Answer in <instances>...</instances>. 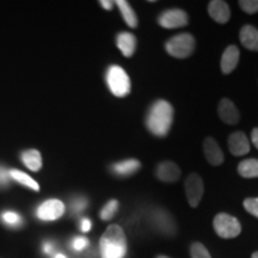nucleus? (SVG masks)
I'll return each instance as SVG.
<instances>
[{"label": "nucleus", "instance_id": "nucleus-33", "mask_svg": "<svg viewBox=\"0 0 258 258\" xmlns=\"http://www.w3.org/2000/svg\"><path fill=\"white\" fill-rule=\"evenodd\" d=\"M44 252H46V253H50L51 252V245L50 244L44 245Z\"/></svg>", "mask_w": 258, "mask_h": 258}, {"label": "nucleus", "instance_id": "nucleus-2", "mask_svg": "<svg viewBox=\"0 0 258 258\" xmlns=\"http://www.w3.org/2000/svg\"><path fill=\"white\" fill-rule=\"evenodd\" d=\"M101 258H123L127 252V239L118 225H110L99 241Z\"/></svg>", "mask_w": 258, "mask_h": 258}, {"label": "nucleus", "instance_id": "nucleus-30", "mask_svg": "<svg viewBox=\"0 0 258 258\" xmlns=\"http://www.w3.org/2000/svg\"><path fill=\"white\" fill-rule=\"evenodd\" d=\"M251 140H252L254 147L258 150V128H253L252 132H251Z\"/></svg>", "mask_w": 258, "mask_h": 258}, {"label": "nucleus", "instance_id": "nucleus-18", "mask_svg": "<svg viewBox=\"0 0 258 258\" xmlns=\"http://www.w3.org/2000/svg\"><path fill=\"white\" fill-rule=\"evenodd\" d=\"M116 5H117L118 9H120L122 17H123L125 23L133 29L138 28L137 14H135L134 10L132 9L131 4H129L128 2H125V0H117V2H116Z\"/></svg>", "mask_w": 258, "mask_h": 258}, {"label": "nucleus", "instance_id": "nucleus-34", "mask_svg": "<svg viewBox=\"0 0 258 258\" xmlns=\"http://www.w3.org/2000/svg\"><path fill=\"white\" fill-rule=\"evenodd\" d=\"M55 258H67V257L64 256V254H62V253H57L56 256H55Z\"/></svg>", "mask_w": 258, "mask_h": 258}, {"label": "nucleus", "instance_id": "nucleus-31", "mask_svg": "<svg viewBox=\"0 0 258 258\" xmlns=\"http://www.w3.org/2000/svg\"><path fill=\"white\" fill-rule=\"evenodd\" d=\"M91 230V221L89 219H83L82 220V231L83 232H89Z\"/></svg>", "mask_w": 258, "mask_h": 258}, {"label": "nucleus", "instance_id": "nucleus-22", "mask_svg": "<svg viewBox=\"0 0 258 258\" xmlns=\"http://www.w3.org/2000/svg\"><path fill=\"white\" fill-rule=\"evenodd\" d=\"M118 211V201L117 200H110L101 211V219L104 221L110 220L114 218L116 212Z\"/></svg>", "mask_w": 258, "mask_h": 258}, {"label": "nucleus", "instance_id": "nucleus-14", "mask_svg": "<svg viewBox=\"0 0 258 258\" xmlns=\"http://www.w3.org/2000/svg\"><path fill=\"white\" fill-rule=\"evenodd\" d=\"M239 56L240 51L237 46L232 44V46H228L226 48L221 56V72L224 74H230L231 72H233L238 62H239Z\"/></svg>", "mask_w": 258, "mask_h": 258}, {"label": "nucleus", "instance_id": "nucleus-21", "mask_svg": "<svg viewBox=\"0 0 258 258\" xmlns=\"http://www.w3.org/2000/svg\"><path fill=\"white\" fill-rule=\"evenodd\" d=\"M10 176H11L15 180H17V182L21 183V184H23L25 186H29V188L34 189L35 191H38V190H40V185H38L37 183L35 182V180L32 179L30 176H28L27 173L22 172V171L11 170V171H10Z\"/></svg>", "mask_w": 258, "mask_h": 258}, {"label": "nucleus", "instance_id": "nucleus-35", "mask_svg": "<svg viewBox=\"0 0 258 258\" xmlns=\"http://www.w3.org/2000/svg\"><path fill=\"white\" fill-rule=\"evenodd\" d=\"M251 258H258V251H257V252H253L252 256H251Z\"/></svg>", "mask_w": 258, "mask_h": 258}, {"label": "nucleus", "instance_id": "nucleus-12", "mask_svg": "<svg viewBox=\"0 0 258 258\" xmlns=\"http://www.w3.org/2000/svg\"><path fill=\"white\" fill-rule=\"evenodd\" d=\"M157 178L165 183L177 182L180 177V170L172 161H163L156 169Z\"/></svg>", "mask_w": 258, "mask_h": 258}, {"label": "nucleus", "instance_id": "nucleus-25", "mask_svg": "<svg viewBox=\"0 0 258 258\" xmlns=\"http://www.w3.org/2000/svg\"><path fill=\"white\" fill-rule=\"evenodd\" d=\"M244 208L246 209L251 215L258 218V198H250L245 200Z\"/></svg>", "mask_w": 258, "mask_h": 258}, {"label": "nucleus", "instance_id": "nucleus-3", "mask_svg": "<svg viewBox=\"0 0 258 258\" xmlns=\"http://www.w3.org/2000/svg\"><path fill=\"white\" fill-rule=\"evenodd\" d=\"M165 49L171 56L177 57V59H185L194 53L195 38L189 32L178 34L166 42Z\"/></svg>", "mask_w": 258, "mask_h": 258}, {"label": "nucleus", "instance_id": "nucleus-13", "mask_svg": "<svg viewBox=\"0 0 258 258\" xmlns=\"http://www.w3.org/2000/svg\"><path fill=\"white\" fill-rule=\"evenodd\" d=\"M208 14L219 24L227 23L231 17L228 4L222 0H212L208 5Z\"/></svg>", "mask_w": 258, "mask_h": 258}, {"label": "nucleus", "instance_id": "nucleus-10", "mask_svg": "<svg viewBox=\"0 0 258 258\" xmlns=\"http://www.w3.org/2000/svg\"><path fill=\"white\" fill-rule=\"evenodd\" d=\"M203 152H205L206 159L212 166H219L224 163L225 157L222 153L220 146L214 138H206L203 141Z\"/></svg>", "mask_w": 258, "mask_h": 258}, {"label": "nucleus", "instance_id": "nucleus-28", "mask_svg": "<svg viewBox=\"0 0 258 258\" xmlns=\"http://www.w3.org/2000/svg\"><path fill=\"white\" fill-rule=\"evenodd\" d=\"M10 177V172H8L5 169L0 167V184H5L8 183Z\"/></svg>", "mask_w": 258, "mask_h": 258}, {"label": "nucleus", "instance_id": "nucleus-15", "mask_svg": "<svg viewBox=\"0 0 258 258\" xmlns=\"http://www.w3.org/2000/svg\"><path fill=\"white\" fill-rule=\"evenodd\" d=\"M116 46L125 57H131L137 49V37L132 32H120L116 37Z\"/></svg>", "mask_w": 258, "mask_h": 258}, {"label": "nucleus", "instance_id": "nucleus-11", "mask_svg": "<svg viewBox=\"0 0 258 258\" xmlns=\"http://www.w3.org/2000/svg\"><path fill=\"white\" fill-rule=\"evenodd\" d=\"M228 150L233 156L241 157L250 152V143L246 135L235 132L228 137Z\"/></svg>", "mask_w": 258, "mask_h": 258}, {"label": "nucleus", "instance_id": "nucleus-8", "mask_svg": "<svg viewBox=\"0 0 258 258\" xmlns=\"http://www.w3.org/2000/svg\"><path fill=\"white\" fill-rule=\"evenodd\" d=\"M64 213V205L60 200L51 199L43 202L37 209L38 219L43 221H53L61 218Z\"/></svg>", "mask_w": 258, "mask_h": 258}, {"label": "nucleus", "instance_id": "nucleus-1", "mask_svg": "<svg viewBox=\"0 0 258 258\" xmlns=\"http://www.w3.org/2000/svg\"><path fill=\"white\" fill-rule=\"evenodd\" d=\"M173 121V108L167 101L158 99L151 105L145 124L148 131L157 138L166 137Z\"/></svg>", "mask_w": 258, "mask_h": 258}, {"label": "nucleus", "instance_id": "nucleus-24", "mask_svg": "<svg viewBox=\"0 0 258 258\" xmlns=\"http://www.w3.org/2000/svg\"><path fill=\"white\" fill-rule=\"evenodd\" d=\"M238 5L244 12L249 15H253L258 12V0H240Z\"/></svg>", "mask_w": 258, "mask_h": 258}, {"label": "nucleus", "instance_id": "nucleus-32", "mask_svg": "<svg viewBox=\"0 0 258 258\" xmlns=\"http://www.w3.org/2000/svg\"><path fill=\"white\" fill-rule=\"evenodd\" d=\"M99 3H101V5L105 10H111L112 9V4H114V3L108 2V0H101V2H99Z\"/></svg>", "mask_w": 258, "mask_h": 258}, {"label": "nucleus", "instance_id": "nucleus-26", "mask_svg": "<svg viewBox=\"0 0 258 258\" xmlns=\"http://www.w3.org/2000/svg\"><path fill=\"white\" fill-rule=\"evenodd\" d=\"M89 246V240L85 237H76L72 240V247L76 251H83Z\"/></svg>", "mask_w": 258, "mask_h": 258}, {"label": "nucleus", "instance_id": "nucleus-23", "mask_svg": "<svg viewBox=\"0 0 258 258\" xmlns=\"http://www.w3.org/2000/svg\"><path fill=\"white\" fill-rule=\"evenodd\" d=\"M190 257L191 258H212L208 250L201 243H194L190 246Z\"/></svg>", "mask_w": 258, "mask_h": 258}, {"label": "nucleus", "instance_id": "nucleus-29", "mask_svg": "<svg viewBox=\"0 0 258 258\" xmlns=\"http://www.w3.org/2000/svg\"><path fill=\"white\" fill-rule=\"evenodd\" d=\"M85 206H86L85 200L79 199V200H77V202L73 205V208H74V211L78 212V211H82L83 208H85Z\"/></svg>", "mask_w": 258, "mask_h": 258}, {"label": "nucleus", "instance_id": "nucleus-36", "mask_svg": "<svg viewBox=\"0 0 258 258\" xmlns=\"http://www.w3.org/2000/svg\"><path fill=\"white\" fill-rule=\"evenodd\" d=\"M157 258H170V257H167V256H158Z\"/></svg>", "mask_w": 258, "mask_h": 258}, {"label": "nucleus", "instance_id": "nucleus-20", "mask_svg": "<svg viewBox=\"0 0 258 258\" xmlns=\"http://www.w3.org/2000/svg\"><path fill=\"white\" fill-rule=\"evenodd\" d=\"M22 160L31 171H40L42 167V157L37 150H28L22 153Z\"/></svg>", "mask_w": 258, "mask_h": 258}, {"label": "nucleus", "instance_id": "nucleus-5", "mask_svg": "<svg viewBox=\"0 0 258 258\" xmlns=\"http://www.w3.org/2000/svg\"><path fill=\"white\" fill-rule=\"evenodd\" d=\"M213 226L217 234L224 239H231L240 234L241 225L237 218L226 213H220L214 218Z\"/></svg>", "mask_w": 258, "mask_h": 258}, {"label": "nucleus", "instance_id": "nucleus-4", "mask_svg": "<svg viewBox=\"0 0 258 258\" xmlns=\"http://www.w3.org/2000/svg\"><path fill=\"white\" fill-rule=\"evenodd\" d=\"M106 83L112 95L116 97H125L131 92V79L122 67L112 64L106 72Z\"/></svg>", "mask_w": 258, "mask_h": 258}, {"label": "nucleus", "instance_id": "nucleus-7", "mask_svg": "<svg viewBox=\"0 0 258 258\" xmlns=\"http://www.w3.org/2000/svg\"><path fill=\"white\" fill-rule=\"evenodd\" d=\"M188 15L183 10L171 9L163 12L158 18V23L160 27L166 29H177L185 27L188 24Z\"/></svg>", "mask_w": 258, "mask_h": 258}, {"label": "nucleus", "instance_id": "nucleus-16", "mask_svg": "<svg viewBox=\"0 0 258 258\" xmlns=\"http://www.w3.org/2000/svg\"><path fill=\"white\" fill-rule=\"evenodd\" d=\"M239 40L246 49L258 51V30L252 25H244L240 29Z\"/></svg>", "mask_w": 258, "mask_h": 258}, {"label": "nucleus", "instance_id": "nucleus-19", "mask_svg": "<svg viewBox=\"0 0 258 258\" xmlns=\"http://www.w3.org/2000/svg\"><path fill=\"white\" fill-rule=\"evenodd\" d=\"M238 173L244 178H257L258 159H245L238 165Z\"/></svg>", "mask_w": 258, "mask_h": 258}, {"label": "nucleus", "instance_id": "nucleus-17", "mask_svg": "<svg viewBox=\"0 0 258 258\" xmlns=\"http://www.w3.org/2000/svg\"><path fill=\"white\" fill-rule=\"evenodd\" d=\"M141 164L138 159L134 158H129V159L122 160L120 163H116L111 166L112 171H114L115 175L121 176V177H129L134 175L135 172H138L140 170Z\"/></svg>", "mask_w": 258, "mask_h": 258}, {"label": "nucleus", "instance_id": "nucleus-6", "mask_svg": "<svg viewBox=\"0 0 258 258\" xmlns=\"http://www.w3.org/2000/svg\"><path fill=\"white\" fill-rule=\"evenodd\" d=\"M185 194L186 199L190 207L196 208L201 202L203 192H205V186H203V180L198 173H190L185 179Z\"/></svg>", "mask_w": 258, "mask_h": 258}, {"label": "nucleus", "instance_id": "nucleus-9", "mask_svg": "<svg viewBox=\"0 0 258 258\" xmlns=\"http://www.w3.org/2000/svg\"><path fill=\"white\" fill-rule=\"evenodd\" d=\"M218 114L222 122L231 125L237 124L240 120L239 110H238L237 106L234 105V103L227 98H222L221 101L219 102Z\"/></svg>", "mask_w": 258, "mask_h": 258}, {"label": "nucleus", "instance_id": "nucleus-27", "mask_svg": "<svg viewBox=\"0 0 258 258\" xmlns=\"http://www.w3.org/2000/svg\"><path fill=\"white\" fill-rule=\"evenodd\" d=\"M3 220L9 225H18L21 222V217L14 212H6L3 214Z\"/></svg>", "mask_w": 258, "mask_h": 258}]
</instances>
